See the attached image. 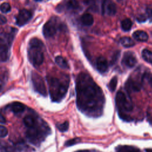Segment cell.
I'll use <instances>...</instances> for the list:
<instances>
[{
	"label": "cell",
	"mask_w": 152,
	"mask_h": 152,
	"mask_svg": "<svg viewBox=\"0 0 152 152\" xmlns=\"http://www.w3.org/2000/svg\"><path fill=\"white\" fill-rule=\"evenodd\" d=\"M76 93L77 105L80 111L91 117L102 115L104 103L103 91L87 74L78 75Z\"/></svg>",
	"instance_id": "6da1fadb"
},
{
	"label": "cell",
	"mask_w": 152,
	"mask_h": 152,
	"mask_svg": "<svg viewBox=\"0 0 152 152\" xmlns=\"http://www.w3.org/2000/svg\"><path fill=\"white\" fill-rule=\"evenodd\" d=\"M47 81L50 98L53 102H59L65 96L68 84V78L61 80L53 77H48Z\"/></svg>",
	"instance_id": "7a4b0ae2"
},
{
	"label": "cell",
	"mask_w": 152,
	"mask_h": 152,
	"mask_svg": "<svg viewBox=\"0 0 152 152\" xmlns=\"http://www.w3.org/2000/svg\"><path fill=\"white\" fill-rule=\"evenodd\" d=\"M43 42L37 38H32L29 41L27 49L28 58L30 62L35 67L39 66L43 62Z\"/></svg>",
	"instance_id": "3957f363"
},
{
	"label": "cell",
	"mask_w": 152,
	"mask_h": 152,
	"mask_svg": "<svg viewBox=\"0 0 152 152\" xmlns=\"http://www.w3.org/2000/svg\"><path fill=\"white\" fill-rule=\"evenodd\" d=\"M49 134H50V128L46 122H42L39 126L36 125L33 127L28 128L26 137L31 143L37 145Z\"/></svg>",
	"instance_id": "277c9868"
},
{
	"label": "cell",
	"mask_w": 152,
	"mask_h": 152,
	"mask_svg": "<svg viewBox=\"0 0 152 152\" xmlns=\"http://www.w3.org/2000/svg\"><path fill=\"white\" fill-rule=\"evenodd\" d=\"M115 102L121 118L126 121H130L131 118L125 114L126 112H131L133 108L130 99L123 91H118L116 95Z\"/></svg>",
	"instance_id": "5b68a950"
},
{
	"label": "cell",
	"mask_w": 152,
	"mask_h": 152,
	"mask_svg": "<svg viewBox=\"0 0 152 152\" xmlns=\"http://www.w3.org/2000/svg\"><path fill=\"white\" fill-rule=\"evenodd\" d=\"M31 80L34 90L40 94L46 96L47 90L43 78L37 72H32L31 74Z\"/></svg>",
	"instance_id": "8992f818"
},
{
	"label": "cell",
	"mask_w": 152,
	"mask_h": 152,
	"mask_svg": "<svg viewBox=\"0 0 152 152\" xmlns=\"http://www.w3.org/2000/svg\"><path fill=\"white\" fill-rule=\"evenodd\" d=\"M57 29L58 25L56 20L53 17L44 24L43 27V34L46 38H50L56 34Z\"/></svg>",
	"instance_id": "52a82bcc"
},
{
	"label": "cell",
	"mask_w": 152,
	"mask_h": 152,
	"mask_svg": "<svg viewBox=\"0 0 152 152\" xmlns=\"http://www.w3.org/2000/svg\"><path fill=\"white\" fill-rule=\"evenodd\" d=\"M142 81L135 77H130L125 83V88L129 93L138 92L140 91Z\"/></svg>",
	"instance_id": "ba28073f"
},
{
	"label": "cell",
	"mask_w": 152,
	"mask_h": 152,
	"mask_svg": "<svg viewBox=\"0 0 152 152\" xmlns=\"http://www.w3.org/2000/svg\"><path fill=\"white\" fill-rule=\"evenodd\" d=\"M103 14L109 16L114 15L116 12V7L112 0H103L102 3Z\"/></svg>",
	"instance_id": "9c48e42d"
},
{
	"label": "cell",
	"mask_w": 152,
	"mask_h": 152,
	"mask_svg": "<svg viewBox=\"0 0 152 152\" xmlns=\"http://www.w3.org/2000/svg\"><path fill=\"white\" fill-rule=\"evenodd\" d=\"M32 17L31 12L26 9L21 10L17 17H16V24L18 26L21 27L27 23Z\"/></svg>",
	"instance_id": "30bf717a"
},
{
	"label": "cell",
	"mask_w": 152,
	"mask_h": 152,
	"mask_svg": "<svg viewBox=\"0 0 152 152\" xmlns=\"http://www.w3.org/2000/svg\"><path fill=\"white\" fill-rule=\"evenodd\" d=\"M137 62L135 56L131 52H126L122 58L123 64L128 68L134 67Z\"/></svg>",
	"instance_id": "8fae6325"
},
{
	"label": "cell",
	"mask_w": 152,
	"mask_h": 152,
	"mask_svg": "<svg viewBox=\"0 0 152 152\" xmlns=\"http://www.w3.org/2000/svg\"><path fill=\"white\" fill-rule=\"evenodd\" d=\"M96 67L100 72H106L108 69V63L106 58L103 56H99L96 61Z\"/></svg>",
	"instance_id": "7c38bea8"
},
{
	"label": "cell",
	"mask_w": 152,
	"mask_h": 152,
	"mask_svg": "<svg viewBox=\"0 0 152 152\" xmlns=\"http://www.w3.org/2000/svg\"><path fill=\"white\" fill-rule=\"evenodd\" d=\"M21 148L18 145H11L7 143L0 142V152H20Z\"/></svg>",
	"instance_id": "4fadbf2b"
},
{
	"label": "cell",
	"mask_w": 152,
	"mask_h": 152,
	"mask_svg": "<svg viewBox=\"0 0 152 152\" xmlns=\"http://www.w3.org/2000/svg\"><path fill=\"white\" fill-rule=\"evenodd\" d=\"M9 46L0 42V61H7L9 58Z\"/></svg>",
	"instance_id": "5bb4252c"
},
{
	"label": "cell",
	"mask_w": 152,
	"mask_h": 152,
	"mask_svg": "<svg viewBox=\"0 0 152 152\" xmlns=\"http://www.w3.org/2000/svg\"><path fill=\"white\" fill-rule=\"evenodd\" d=\"M133 37L139 42H146L148 39V35L147 33L142 30H137L133 33Z\"/></svg>",
	"instance_id": "9a60e30c"
},
{
	"label": "cell",
	"mask_w": 152,
	"mask_h": 152,
	"mask_svg": "<svg viewBox=\"0 0 152 152\" xmlns=\"http://www.w3.org/2000/svg\"><path fill=\"white\" fill-rule=\"evenodd\" d=\"M81 21L83 25L90 26L94 23V18L91 14L89 13H85L81 17Z\"/></svg>",
	"instance_id": "2e32d148"
},
{
	"label": "cell",
	"mask_w": 152,
	"mask_h": 152,
	"mask_svg": "<svg viewBox=\"0 0 152 152\" xmlns=\"http://www.w3.org/2000/svg\"><path fill=\"white\" fill-rule=\"evenodd\" d=\"M26 106L22 103L15 102H14L11 106V110L15 113H20L24 111Z\"/></svg>",
	"instance_id": "e0dca14e"
},
{
	"label": "cell",
	"mask_w": 152,
	"mask_h": 152,
	"mask_svg": "<svg viewBox=\"0 0 152 152\" xmlns=\"http://www.w3.org/2000/svg\"><path fill=\"white\" fill-rule=\"evenodd\" d=\"M23 122L24 125L28 128L34 126L36 125V119L31 116H26L23 119Z\"/></svg>",
	"instance_id": "ac0fdd59"
},
{
	"label": "cell",
	"mask_w": 152,
	"mask_h": 152,
	"mask_svg": "<svg viewBox=\"0 0 152 152\" xmlns=\"http://www.w3.org/2000/svg\"><path fill=\"white\" fill-rule=\"evenodd\" d=\"M55 62L56 64L63 69L69 68V65L66 59L61 56H58L55 58Z\"/></svg>",
	"instance_id": "d6986e66"
},
{
	"label": "cell",
	"mask_w": 152,
	"mask_h": 152,
	"mask_svg": "<svg viewBox=\"0 0 152 152\" xmlns=\"http://www.w3.org/2000/svg\"><path fill=\"white\" fill-rule=\"evenodd\" d=\"M121 45L125 48H131L134 46L135 42L129 37H123L120 39Z\"/></svg>",
	"instance_id": "ffe728a7"
},
{
	"label": "cell",
	"mask_w": 152,
	"mask_h": 152,
	"mask_svg": "<svg viewBox=\"0 0 152 152\" xmlns=\"http://www.w3.org/2000/svg\"><path fill=\"white\" fill-rule=\"evenodd\" d=\"M141 55L143 59L145 61L152 64V52L151 51H150L148 49H144L142 50L141 52Z\"/></svg>",
	"instance_id": "44dd1931"
},
{
	"label": "cell",
	"mask_w": 152,
	"mask_h": 152,
	"mask_svg": "<svg viewBox=\"0 0 152 152\" xmlns=\"http://www.w3.org/2000/svg\"><path fill=\"white\" fill-rule=\"evenodd\" d=\"M132 22L129 18H125L121 21V28L125 31H128L132 28Z\"/></svg>",
	"instance_id": "7402d4cb"
},
{
	"label": "cell",
	"mask_w": 152,
	"mask_h": 152,
	"mask_svg": "<svg viewBox=\"0 0 152 152\" xmlns=\"http://www.w3.org/2000/svg\"><path fill=\"white\" fill-rule=\"evenodd\" d=\"M118 150L119 152H140L138 148L128 145L121 146L118 148Z\"/></svg>",
	"instance_id": "603a6c76"
},
{
	"label": "cell",
	"mask_w": 152,
	"mask_h": 152,
	"mask_svg": "<svg viewBox=\"0 0 152 152\" xmlns=\"http://www.w3.org/2000/svg\"><path fill=\"white\" fill-rule=\"evenodd\" d=\"M66 7L70 10H77L79 8V4L77 0H68L66 3Z\"/></svg>",
	"instance_id": "cb8c5ba5"
},
{
	"label": "cell",
	"mask_w": 152,
	"mask_h": 152,
	"mask_svg": "<svg viewBox=\"0 0 152 152\" xmlns=\"http://www.w3.org/2000/svg\"><path fill=\"white\" fill-rule=\"evenodd\" d=\"M118 83V78L116 77H113L110 81L108 84V88L110 91H114L116 89Z\"/></svg>",
	"instance_id": "d4e9b609"
},
{
	"label": "cell",
	"mask_w": 152,
	"mask_h": 152,
	"mask_svg": "<svg viewBox=\"0 0 152 152\" xmlns=\"http://www.w3.org/2000/svg\"><path fill=\"white\" fill-rule=\"evenodd\" d=\"M57 128L59 129V131L61 132H66L68 131V128H69V123L68 121H65L62 124H58L56 125Z\"/></svg>",
	"instance_id": "484cf974"
},
{
	"label": "cell",
	"mask_w": 152,
	"mask_h": 152,
	"mask_svg": "<svg viewBox=\"0 0 152 152\" xmlns=\"http://www.w3.org/2000/svg\"><path fill=\"white\" fill-rule=\"evenodd\" d=\"M80 141H81V139L80 138H72V139L66 141L65 142L64 145L66 147L72 146L73 145H75V144L80 142Z\"/></svg>",
	"instance_id": "4316f807"
},
{
	"label": "cell",
	"mask_w": 152,
	"mask_h": 152,
	"mask_svg": "<svg viewBox=\"0 0 152 152\" xmlns=\"http://www.w3.org/2000/svg\"><path fill=\"white\" fill-rule=\"evenodd\" d=\"M0 10L3 13H7L11 11V6L9 3L4 2L0 5Z\"/></svg>",
	"instance_id": "83f0119b"
},
{
	"label": "cell",
	"mask_w": 152,
	"mask_h": 152,
	"mask_svg": "<svg viewBox=\"0 0 152 152\" xmlns=\"http://www.w3.org/2000/svg\"><path fill=\"white\" fill-rule=\"evenodd\" d=\"M144 80L147 81L152 86V74L150 72H145L142 75V82Z\"/></svg>",
	"instance_id": "f1b7e54d"
},
{
	"label": "cell",
	"mask_w": 152,
	"mask_h": 152,
	"mask_svg": "<svg viewBox=\"0 0 152 152\" xmlns=\"http://www.w3.org/2000/svg\"><path fill=\"white\" fill-rule=\"evenodd\" d=\"M8 133V131L7 128L3 125H0V137L2 138L6 137Z\"/></svg>",
	"instance_id": "f546056e"
},
{
	"label": "cell",
	"mask_w": 152,
	"mask_h": 152,
	"mask_svg": "<svg viewBox=\"0 0 152 152\" xmlns=\"http://www.w3.org/2000/svg\"><path fill=\"white\" fill-rule=\"evenodd\" d=\"M119 56V52L116 51L115 52V53L112 56V60H111V64H113L118 60Z\"/></svg>",
	"instance_id": "4dcf8cb0"
},
{
	"label": "cell",
	"mask_w": 152,
	"mask_h": 152,
	"mask_svg": "<svg viewBox=\"0 0 152 152\" xmlns=\"http://www.w3.org/2000/svg\"><path fill=\"white\" fill-rule=\"evenodd\" d=\"M7 18L3 15L0 14V25L5 24V23H7Z\"/></svg>",
	"instance_id": "1f68e13d"
},
{
	"label": "cell",
	"mask_w": 152,
	"mask_h": 152,
	"mask_svg": "<svg viewBox=\"0 0 152 152\" xmlns=\"http://www.w3.org/2000/svg\"><path fill=\"white\" fill-rule=\"evenodd\" d=\"M6 122V119L5 117L0 113V123L1 124H4Z\"/></svg>",
	"instance_id": "d6a6232c"
},
{
	"label": "cell",
	"mask_w": 152,
	"mask_h": 152,
	"mask_svg": "<svg viewBox=\"0 0 152 152\" xmlns=\"http://www.w3.org/2000/svg\"><path fill=\"white\" fill-rule=\"evenodd\" d=\"M145 151L146 152H152V149H151V148L145 149Z\"/></svg>",
	"instance_id": "836d02e7"
},
{
	"label": "cell",
	"mask_w": 152,
	"mask_h": 152,
	"mask_svg": "<svg viewBox=\"0 0 152 152\" xmlns=\"http://www.w3.org/2000/svg\"><path fill=\"white\" fill-rule=\"evenodd\" d=\"M34 1H41L42 0H34Z\"/></svg>",
	"instance_id": "e575fe53"
},
{
	"label": "cell",
	"mask_w": 152,
	"mask_h": 152,
	"mask_svg": "<svg viewBox=\"0 0 152 152\" xmlns=\"http://www.w3.org/2000/svg\"><path fill=\"white\" fill-rule=\"evenodd\" d=\"M151 15H152V10H151Z\"/></svg>",
	"instance_id": "d590c367"
}]
</instances>
